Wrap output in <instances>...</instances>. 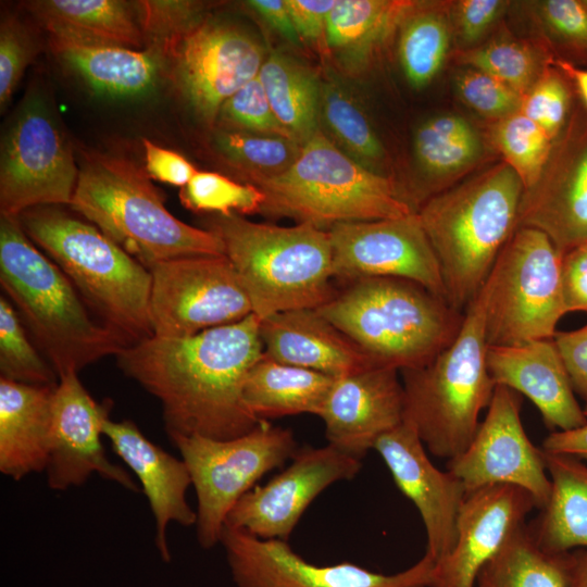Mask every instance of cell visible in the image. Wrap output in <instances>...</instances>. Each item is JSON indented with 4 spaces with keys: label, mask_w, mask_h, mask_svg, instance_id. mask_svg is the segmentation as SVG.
I'll return each mask as SVG.
<instances>
[{
    "label": "cell",
    "mask_w": 587,
    "mask_h": 587,
    "mask_svg": "<svg viewBox=\"0 0 587 587\" xmlns=\"http://www.w3.org/2000/svg\"><path fill=\"white\" fill-rule=\"evenodd\" d=\"M115 357L122 372L160 402L170 439H230L261 422L242 399L246 377L263 357L260 320L253 313L191 336L152 335Z\"/></svg>",
    "instance_id": "6da1fadb"
},
{
    "label": "cell",
    "mask_w": 587,
    "mask_h": 587,
    "mask_svg": "<svg viewBox=\"0 0 587 587\" xmlns=\"http://www.w3.org/2000/svg\"><path fill=\"white\" fill-rule=\"evenodd\" d=\"M0 284L58 377L128 346L90 317L72 282L37 249L18 217L0 218Z\"/></svg>",
    "instance_id": "7a4b0ae2"
},
{
    "label": "cell",
    "mask_w": 587,
    "mask_h": 587,
    "mask_svg": "<svg viewBox=\"0 0 587 587\" xmlns=\"http://www.w3.org/2000/svg\"><path fill=\"white\" fill-rule=\"evenodd\" d=\"M524 187L504 162L437 192L416 212L437 257L448 303L464 312L516 230Z\"/></svg>",
    "instance_id": "3957f363"
},
{
    "label": "cell",
    "mask_w": 587,
    "mask_h": 587,
    "mask_svg": "<svg viewBox=\"0 0 587 587\" xmlns=\"http://www.w3.org/2000/svg\"><path fill=\"white\" fill-rule=\"evenodd\" d=\"M149 178L129 160L88 153L70 207L147 268L176 258L226 255L216 234L176 218Z\"/></svg>",
    "instance_id": "277c9868"
},
{
    "label": "cell",
    "mask_w": 587,
    "mask_h": 587,
    "mask_svg": "<svg viewBox=\"0 0 587 587\" xmlns=\"http://www.w3.org/2000/svg\"><path fill=\"white\" fill-rule=\"evenodd\" d=\"M315 309L377 366L420 367L458 335L464 312L411 280L369 277Z\"/></svg>",
    "instance_id": "5b68a950"
},
{
    "label": "cell",
    "mask_w": 587,
    "mask_h": 587,
    "mask_svg": "<svg viewBox=\"0 0 587 587\" xmlns=\"http://www.w3.org/2000/svg\"><path fill=\"white\" fill-rule=\"evenodd\" d=\"M207 226L223 241L259 320L290 310L319 309L337 292L332 285L328 230L307 223H257L239 214H216Z\"/></svg>",
    "instance_id": "8992f818"
},
{
    "label": "cell",
    "mask_w": 587,
    "mask_h": 587,
    "mask_svg": "<svg viewBox=\"0 0 587 587\" xmlns=\"http://www.w3.org/2000/svg\"><path fill=\"white\" fill-rule=\"evenodd\" d=\"M18 220L72 282L101 323L128 345L152 336L149 316L151 275L98 227L58 209L36 207Z\"/></svg>",
    "instance_id": "52a82bcc"
},
{
    "label": "cell",
    "mask_w": 587,
    "mask_h": 587,
    "mask_svg": "<svg viewBox=\"0 0 587 587\" xmlns=\"http://www.w3.org/2000/svg\"><path fill=\"white\" fill-rule=\"evenodd\" d=\"M487 300L486 280L465 309L454 339L428 363L400 371L404 420L430 453L448 461L473 440L496 387L487 365Z\"/></svg>",
    "instance_id": "ba28073f"
},
{
    "label": "cell",
    "mask_w": 587,
    "mask_h": 587,
    "mask_svg": "<svg viewBox=\"0 0 587 587\" xmlns=\"http://www.w3.org/2000/svg\"><path fill=\"white\" fill-rule=\"evenodd\" d=\"M252 185L264 195L260 213L325 230L414 213L390 178L352 159L322 129L302 143L286 171Z\"/></svg>",
    "instance_id": "9c48e42d"
},
{
    "label": "cell",
    "mask_w": 587,
    "mask_h": 587,
    "mask_svg": "<svg viewBox=\"0 0 587 587\" xmlns=\"http://www.w3.org/2000/svg\"><path fill=\"white\" fill-rule=\"evenodd\" d=\"M562 254L542 232L517 228L487 279L488 346L552 339L567 313L562 288Z\"/></svg>",
    "instance_id": "30bf717a"
},
{
    "label": "cell",
    "mask_w": 587,
    "mask_h": 587,
    "mask_svg": "<svg viewBox=\"0 0 587 587\" xmlns=\"http://www.w3.org/2000/svg\"><path fill=\"white\" fill-rule=\"evenodd\" d=\"M170 440L190 474L197 496V539L207 549L220 542L226 517L238 500L298 451L292 432L267 421L230 439L179 435Z\"/></svg>",
    "instance_id": "8fae6325"
},
{
    "label": "cell",
    "mask_w": 587,
    "mask_h": 587,
    "mask_svg": "<svg viewBox=\"0 0 587 587\" xmlns=\"http://www.w3.org/2000/svg\"><path fill=\"white\" fill-rule=\"evenodd\" d=\"M148 270L149 316L154 336H191L252 313L250 300L226 255L176 258Z\"/></svg>",
    "instance_id": "7c38bea8"
},
{
    "label": "cell",
    "mask_w": 587,
    "mask_h": 587,
    "mask_svg": "<svg viewBox=\"0 0 587 587\" xmlns=\"http://www.w3.org/2000/svg\"><path fill=\"white\" fill-rule=\"evenodd\" d=\"M78 174L71 147L45 103L27 100L1 145V215L18 217L36 207L70 205Z\"/></svg>",
    "instance_id": "4fadbf2b"
},
{
    "label": "cell",
    "mask_w": 587,
    "mask_h": 587,
    "mask_svg": "<svg viewBox=\"0 0 587 587\" xmlns=\"http://www.w3.org/2000/svg\"><path fill=\"white\" fill-rule=\"evenodd\" d=\"M220 542L238 587H430L435 567L427 553L395 574L350 562L317 565L304 560L285 540L261 539L227 526Z\"/></svg>",
    "instance_id": "5bb4252c"
},
{
    "label": "cell",
    "mask_w": 587,
    "mask_h": 587,
    "mask_svg": "<svg viewBox=\"0 0 587 587\" xmlns=\"http://www.w3.org/2000/svg\"><path fill=\"white\" fill-rule=\"evenodd\" d=\"M328 234L334 278L346 283L402 278L447 301L437 257L416 212L398 218L339 223Z\"/></svg>",
    "instance_id": "9a60e30c"
},
{
    "label": "cell",
    "mask_w": 587,
    "mask_h": 587,
    "mask_svg": "<svg viewBox=\"0 0 587 587\" xmlns=\"http://www.w3.org/2000/svg\"><path fill=\"white\" fill-rule=\"evenodd\" d=\"M520 410L519 394L497 385L473 440L448 461L447 467L467 492L490 485H513L529 492L541 510L550 497L551 482L544 451L527 437Z\"/></svg>",
    "instance_id": "2e32d148"
},
{
    "label": "cell",
    "mask_w": 587,
    "mask_h": 587,
    "mask_svg": "<svg viewBox=\"0 0 587 587\" xmlns=\"http://www.w3.org/2000/svg\"><path fill=\"white\" fill-rule=\"evenodd\" d=\"M177 85L207 125L245 84L258 76L264 49L236 25L205 20L167 52Z\"/></svg>",
    "instance_id": "e0dca14e"
},
{
    "label": "cell",
    "mask_w": 587,
    "mask_h": 587,
    "mask_svg": "<svg viewBox=\"0 0 587 587\" xmlns=\"http://www.w3.org/2000/svg\"><path fill=\"white\" fill-rule=\"evenodd\" d=\"M292 462L263 486L243 495L225 525L261 539L287 541L313 500L332 484L352 479L361 460L330 445L298 449Z\"/></svg>",
    "instance_id": "ac0fdd59"
},
{
    "label": "cell",
    "mask_w": 587,
    "mask_h": 587,
    "mask_svg": "<svg viewBox=\"0 0 587 587\" xmlns=\"http://www.w3.org/2000/svg\"><path fill=\"white\" fill-rule=\"evenodd\" d=\"M110 404L98 403L80 383L77 373L59 377L51 401L48 486L66 490L86 483L91 474L139 491L130 474L111 462L101 441Z\"/></svg>",
    "instance_id": "d6986e66"
},
{
    "label": "cell",
    "mask_w": 587,
    "mask_h": 587,
    "mask_svg": "<svg viewBox=\"0 0 587 587\" xmlns=\"http://www.w3.org/2000/svg\"><path fill=\"white\" fill-rule=\"evenodd\" d=\"M520 227L542 232L562 255L587 242V121H571L538 180L524 189Z\"/></svg>",
    "instance_id": "ffe728a7"
},
{
    "label": "cell",
    "mask_w": 587,
    "mask_h": 587,
    "mask_svg": "<svg viewBox=\"0 0 587 587\" xmlns=\"http://www.w3.org/2000/svg\"><path fill=\"white\" fill-rule=\"evenodd\" d=\"M387 465L398 489L417 509L427 537L425 553L435 562L457 541V519L467 494L463 483L428 459L413 424H401L382 435L374 448Z\"/></svg>",
    "instance_id": "44dd1931"
},
{
    "label": "cell",
    "mask_w": 587,
    "mask_h": 587,
    "mask_svg": "<svg viewBox=\"0 0 587 587\" xmlns=\"http://www.w3.org/2000/svg\"><path fill=\"white\" fill-rule=\"evenodd\" d=\"M537 508L529 492L490 485L466 494L457 519L452 550L435 562L430 587H475L482 569Z\"/></svg>",
    "instance_id": "7402d4cb"
},
{
    "label": "cell",
    "mask_w": 587,
    "mask_h": 587,
    "mask_svg": "<svg viewBox=\"0 0 587 587\" xmlns=\"http://www.w3.org/2000/svg\"><path fill=\"white\" fill-rule=\"evenodd\" d=\"M399 373L373 366L335 378L319 415L328 445L361 460L382 435L403 422Z\"/></svg>",
    "instance_id": "603a6c76"
},
{
    "label": "cell",
    "mask_w": 587,
    "mask_h": 587,
    "mask_svg": "<svg viewBox=\"0 0 587 587\" xmlns=\"http://www.w3.org/2000/svg\"><path fill=\"white\" fill-rule=\"evenodd\" d=\"M487 365L495 385L527 397L553 432L587 424L553 339L488 346Z\"/></svg>",
    "instance_id": "cb8c5ba5"
},
{
    "label": "cell",
    "mask_w": 587,
    "mask_h": 587,
    "mask_svg": "<svg viewBox=\"0 0 587 587\" xmlns=\"http://www.w3.org/2000/svg\"><path fill=\"white\" fill-rule=\"evenodd\" d=\"M102 434L109 439L113 452L140 482L155 521L157 546L161 555L167 559V525L175 522L190 526L197 520L196 511L186 500L191 478L185 462L150 441L129 420L116 422L107 419Z\"/></svg>",
    "instance_id": "d4e9b609"
},
{
    "label": "cell",
    "mask_w": 587,
    "mask_h": 587,
    "mask_svg": "<svg viewBox=\"0 0 587 587\" xmlns=\"http://www.w3.org/2000/svg\"><path fill=\"white\" fill-rule=\"evenodd\" d=\"M260 337L266 358L333 377L377 366L315 309L290 310L260 320Z\"/></svg>",
    "instance_id": "484cf974"
},
{
    "label": "cell",
    "mask_w": 587,
    "mask_h": 587,
    "mask_svg": "<svg viewBox=\"0 0 587 587\" xmlns=\"http://www.w3.org/2000/svg\"><path fill=\"white\" fill-rule=\"evenodd\" d=\"M55 386L0 378V471L14 480L46 471Z\"/></svg>",
    "instance_id": "4316f807"
},
{
    "label": "cell",
    "mask_w": 587,
    "mask_h": 587,
    "mask_svg": "<svg viewBox=\"0 0 587 587\" xmlns=\"http://www.w3.org/2000/svg\"><path fill=\"white\" fill-rule=\"evenodd\" d=\"M55 55L97 93L112 98L142 96L155 86L161 53L50 35Z\"/></svg>",
    "instance_id": "83f0119b"
},
{
    "label": "cell",
    "mask_w": 587,
    "mask_h": 587,
    "mask_svg": "<svg viewBox=\"0 0 587 587\" xmlns=\"http://www.w3.org/2000/svg\"><path fill=\"white\" fill-rule=\"evenodd\" d=\"M544 455L551 491L538 521L529 528L548 551L587 549V465L565 454L544 451Z\"/></svg>",
    "instance_id": "f1b7e54d"
},
{
    "label": "cell",
    "mask_w": 587,
    "mask_h": 587,
    "mask_svg": "<svg viewBox=\"0 0 587 587\" xmlns=\"http://www.w3.org/2000/svg\"><path fill=\"white\" fill-rule=\"evenodd\" d=\"M335 378L263 354L246 377L242 399L260 421L301 413L319 416Z\"/></svg>",
    "instance_id": "f546056e"
},
{
    "label": "cell",
    "mask_w": 587,
    "mask_h": 587,
    "mask_svg": "<svg viewBox=\"0 0 587 587\" xmlns=\"http://www.w3.org/2000/svg\"><path fill=\"white\" fill-rule=\"evenodd\" d=\"M49 35L142 48L145 38L133 8L117 0H45L28 3Z\"/></svg>",
    "instance_id": "4dcf8cb0"
},
{
    "label": "cell",
    "mask_w": 587,
    "mask_h": 587,
    "mask_svg": "<svg viewBox=\"0 0 587 587\" xmlns=\"http://www.w3.org/2000/svg\"><path fill=\"white\" fill-rule=\"evenodd\" d=\"M575 554L551 552L522 525L482 569L475 587H571Z\"/></svg>",
    "instance_id": "1f68e13d"
},
{
    "label": "cell",
    "mask_w": 587,
    "mask_h": 587,
    "mask_svg": "<svg viewBox=\"0 0 587 587\" xmlns=\"http://www.w3.org/2000/svg\"><path fill=\"white\" fill-rule=\"evenodd\" d=\"M412 1L337 0L330 11L325 40L341 61L363 64L414 7Z\"/></svg>",
    "instance_id": "d6a6232c"
},
{
    "label": "cell",
    "mask_w": 587,
    "mask_h": 587,
    "mask_svg": "<svg viewBox=\"0 0 587 587\" xmlns=\"http://www.w3.org/2000/svg\"><path fill=\"white\" fill-rule=\"evenodd\" d=\"M258 78L276 118L294 140L302 146L321 129L322 84L310 68L287 54L272 52Z\"/></svg>",
    "instance_id": "836d02e7"
},
{
    "label": "cell",
    "mask_w": 587,
    "mask_h": 587,
    "mask_svg": "<svg viewBox=\"0 0 587 587\" xmlns=\"http://www.w3.org/2000/svg\"><path fill=\"white\" fill-rule=\"evenodd\" d=\"M482 141L462 116L440 114L423 122L413 139V152L421 172L432 180L455 176L482 154Z\"/></svg>",
    "instance_id": "e575fe53"
},
{
    "label": "cell",
    "mask_w": 587,
    "mask_h": 587,
    "mask_svg": "<svg viewBox=\"0 0 587 587\" xmlns=\"http://www.w3.org/2000/svg\"><path fill=\"white\" fill-rule=\"evenodd\" d=\"M450 47L444 13L415 3L400 23L399 60L409 84L428 85L441 68Z\"/></svg>",
    "instance_id": "d590c367"
},
{
    "label": "cell",
    "mask_w": 587,
    "mask_h": 587,
    "mask_svg": "<svg viewBox=\"0 0 587 587\" xmlns=\"http://www.w3.org/2000/svg\"><path fill=\"white\" fill-rule=\"evenodd\" d=\"M320 118L344 152L378 172L386 155L384 146L360 104L335 79L322 84Z\"/></svg>",
    "instance_id": "8d00e7d4"
},
{
    "label": "cell",
    "mask_w": 587,
    "mask_h": 587,
    "mask_svg": "<svg viewBox=\"0 0 587 587\" xmlns=\"http://www.w3.org/2000/svg\"><path fill=\"white\" fill-rule=\"evenodd\" d=\"M214 147L249 184L283 173L301 150L300 143L288 138L228 129L215 134Z\"/></svg>",
    "instance_id": "74e56055"
},
{
    "label": "cell",
    "mask_w": 587,
    "mask_h": 587,
    "mask_svg": "<svg viewBox=\"0 0 587 587\" xmlns=\"http://www.w3.org/2000/svg\"><path fill=\"white\" fill-rule=\"evenodd\" d=\"M491 140L524 189L538 180L553 147L547 133L520 111L497 121Z\"/></svg>",
    "instance_id": "f35d334b"
},
{
    "label": "cell",
    "mask_w": 587,
    "mask_h": 587,
    "mask_svg": "<svg viewBox=\"0 0 587 587\" xmlns=\"http://www.w3.org/2000/svg\"><path fill=\"white\" fill-rule=\"evenodd\" d=\"M0 373L1 377L27 385L55 386L59 377L38 352L13 304L0 297Z\"/></svg>",
    "instance_id": "ab89813d"
},
{
    "label": "cell",
    "mask_w": 587,
    "mask_h": 587,
    "mask_svg": "<svg viewBox=\"0 0 587 587\" xmlns=\"http://www.w3.org/2000/svg\"><path fill=\"white\" fill-rule=\"evenodd\" d=\"M185 208L220 215L260 213L263 192L252 184L237 183L215 172L198 171L180 189Z\"/></svg>",
    "instance_id": "60d3db41"
},
{
    "label": "cell",
    "mask_w": 587,
    "mask_h": 587,
    "mask_svg": "<svg viewBox=\"0 0 587 587\" xmlns=\"http://www.w3.org/2000/svg\"><path fill=\"white\" fill-rule=\"evenodd\" d=\"M134 5L145 41L162 57L205 21L203 2L145 0Z\"/></svg>",
    "instance_id": "b9f144b4"
},
{
    "label": "cell",
    "mask_w": 587,
    "mask_h": 587,
    "mask_svg": "<svg viewBox=\"0 0 587 587\" xmlns=\"http://www.w3.org/2000/svg\"><path fill=\"white\" fill-rule=\"evenodd\" d=\"M462 63L503 83L522 98L538 79L533 51L514 41H494L459 54Z\"/></svg>",
    "instance_id": "7bdbcfd3"
},
{
    "label": "cell",
    "mask_w": 587,
    "mask_h": 587,
    "mask_svg": "<svg viewBox=\"0 0 587 587\" xmlns=\"http://www.w3.org/2000/svg\"><path fill=\"white\" fill-rule=\"evenodd\" d=\"M217 120L232 128L228 130L294 140L276 118L258 76L225 101Z\"/></svg>",
    "instance_id": "ee69618b"
},
{
    "label": "cell",
    "mask_w": 587,
    "mask_h": 587,
    "mask_svg": "<svg viewBox=\"0 0 587 587\" xmlns=\"http://www.w3.org/2000/svg\"><path fill=\"white\" fill-rule=\"evenodd\" d=\"M570 103L562 77L545 70L523 96L520 112L540 126L554 140L562 132Z\"/></svg>",
    "instance_id": "f6af8a7d"
},
{
    "label": "cell",
    "mask_w": 587,
    "mask_h": 587,
    "mask_svg": "<svg viewBox=\"0 0 587 587\" xmlns=\"http://www.w3.org/2000/svg\"><path fill=\"white\" fill-rule=\"evenodd\" d=\"M455 87L462 101L486 117L499 121L520 111L522 97L480 71L470 67L461 72Z\"/></svg>",
    "instance_id": "bcb514c9"
},
{
    "label": "cell",
    "mask_w": 587,
    "mask_h": 587,
    "mask_svg": "<svg viewBox=\"0 0 587 587\" xmlns=\"http://www.w3.org/2000/svg\"><path fill=\"white\" fill-rule=\"evenodd\" d=\"M36 54L29 30L15 17L0 25V107L9 103L28 64Z\"/></svg>",
    "instance_id": "7dc6e473"
},
{
    "label": "cell",
    "mask_w": 587,
    "mask_h": 587,
    "mask_svg": "<svg viewBox=\"0 0 587 587\" xmlns=\"http://www.w3.org/2000/svg\"><path fill=\"white\" fill-rule=\"evenodd\" d=\"M541 15L551 30L565 42L587 49V9L582 1H545Z\"/></svg>",
    "instance_id": "c3c4849f"
},
{
    "label": "cell",
    "mask_w": 587,
    "mask_h": 587,
    "mask_svg": "<svg viewBox=\"0 0 587 587\" xmlns=\"http://www.w3.org/2000/svg\"><path fill=\"white\" fill-rule=\"evenodd\" d=\"M567 372L571 385L585 402L587 415V324L578 329L558 332L552 338Z\"/></svg>",
    "instance_id": "681fc988"
},
{
    "label": "cell",
    "mask_w": 587,
    "mask_h": 587,
    "mask_svg": "<svg viewBox=\"0 0 587 587\" xmlns=\"http://www.w3.org/2000/svg\"><path fill=\"white\" fill-rule=\"evenodd\" d=\"M146 173L150 178L176 187L186 186L198 170L182 154L142 138Z\"/></svg>",
    "instance_id": "f907efd6"
},
{
    "label": "cell",
    "mask_w": 587,
    "mask_h": 587,
    "mask_svg": "<svg viewBox=\"0 0 587 587\" xmlns=\"http://www.w3.org/2000/svg\"><path fill=\"white\" fill-rule=\"evenodd\" d=\"M562 288L569 312H587V246L575 248L562 257Z\"/></svg>",
    "instance_id": "816d5d0a"
},
{
    "label": "cell",
    "mask_w": 587,
    "mask_h": 587,
    "mask_svg": "<svg viewBox=\"0 0 587 587\" xmlns=\"http://www.w3.org/2000/svg\"><path fill=\"white\" fill-rule=\"evenodd\" d=\"M508 2L500 0H463L458 3L457 20L462 40L472 43L497 20Z\"/></svg>",
    "instance_id": "f5cc1de1"
},
{
    "label": "cell",
    "mask_w": 587,
    "mask_h": 587,
    "mask_svg": "<svg viewBox=\"0 0 587 587\" xmlns=\"http://www.w3.org/2000/svg\"><path fill=\"white\" fill-rule=\"evenodd\" d=\"M300 38L317 40L337 0H285Z\"/></svg>",
    "instance_id": "db71d44e"
},
{
    "label": "cell",
    "mask_w": 587,
    "mask_h": 587,
    "mask_svg": "<svg viewBox=\"0 0 587 587\" xmlns=\"http://www.w3.org/2000/svg\"><path fill=\"white\" fill-rule=\"evenodd\" d=\"M248 7L274 30L292 43L300 39L285 0H250Z\"/></svg>",
    "instance_id": "11a10c76"
},
{
    "label": "cell",
    "mask_w": 587,
    "mask_h": 587,
    "mask_svg": "<svg viewBox=\"0 0 587 587\" xmlns=\"http://www.w3.org/2000/svg\"><path fill=\"white\" fill-rule=\"evenodd\" d=\"M541 449L587 460V424L569 430L552 432L544 439Z\"/></svg>",
    "instance_id": "9f6ffc18"
},
{
    "label": "cell",
    "mask_w": 587,
    "mask_h": 587,
    "mask_svg": "<svg viewBox=\"0 0 587 587\" xmlns=\"http://www.w3.org/2000/svg\"><path fill=\"white\" fill-rule=\"evenodd\" d=\"M558 65L563 73H565L574 82L583 101L587 107V70L577 68L565 61H559Z\"/></svg>",
    "instance_id": "6f0895ef"
},
{
    "label": "cell",
    "mask_w": 587,
    "mask_h": 587,
    "mask_svg": "<svg viewBox=\"0 0 587 587\" xmlns=\"http://www.w3.org/2000/svg\"><path fill=\"white\" fill-rule=\"evenodd\" d=\"M575 571L571 587H587V549L574 550Z\"/></svg>",
    "instance_id": "680465c9"
},
{
    "label": "cell",
    "mask_w": 587,
    "mask_h": 587,
    "mask_svg": "<svg viewBox=\"0 0 587 587\" xmlns=\"http://www.w3.org/2000/svg\"><path fill=\"white\" fill-rule=\"evenodd\" d=\"M585 8L587 9V1H582Z\"/></svg>",
    "instance_id": "91938a15"
},
{
    "label": "cell",
    "mask_w": 587,
    "mask_h": 587,
    "mask_svg": "<svg viewBox=\"0 0 587 587\" xmlns=\"http://www.w3.org/2000/svg\"><path fill=\"white\" fill-rule=\"evenodd\" d=\"M585 245L587 246V242Z\"/></svg>",
    "instance_id": "94428289"
}]
</instances>
